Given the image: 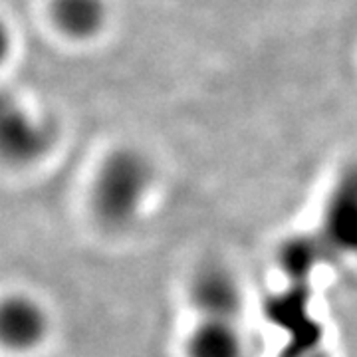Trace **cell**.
I'll list each match as a JSON object with an SVG mask.
<instances>
[{
    "instance_id": "obj_4",
    "label": "cell",
    "mask_w": 357,
    "mask_h": 357,
    "mask_svg": "<svg viewBox=\"0 0 357 357\" xmlns=\"http://www.w3.org/2000/svg\"><path fill=\"white\" fill-rule=\"evenodd\" d=\"M50 333L46 307L26 294H10L0 300V345L8 351H34Z\"/></svg>"
},
{
    "instance_id": "obj_3",
    "label": "cell",
    "mask_w": 357,
    "mask_h": 357,
    "mask_svg": "<svg viewBox=\"0 0 357 357\" xmlns=\"http://www.w3.org/2000/svg\"><path fill=\"white\" fill-rule=\"evenodd\" d=\"M187 294L195 318L241 319L244 306L243 282L227 264H201L192 272Z\"/></svg>"
},
{
    "instance_id": "obj_2",
    "label": "cell",
    "mask_w": 357,
    "mask_h": 357,
    "mask_svg": "<svg viewBox=\"0 0 357 357\" xmlns=\"http://www.w3.org/2000/svg\"><path fill=\"white\" fill-rule=\"evenodd\" d=\"M56 129L16 93L0 89V161L14 167L38 163L54 147Z\"/></svg>"
},
{
    "instance_id": "obj_6",
    "label": "cell",
    "mask_w": 357,
    "mask_h": 357,
    "mask_svg": "<svg viewBox=\"0 0 357 357\" xmlns=\"http://www.w3.org/2000/svg\"><path fill=\"white\" fill-rule=\"evenodd\" d=\"M52 20L66 36L93 38L107 22L105 0H52Z\"/></svg>"
},
{
    "instance_id": "obj_1",
    "label": "cell",
    "mask_w": 357,
    "mask_h": 357,
    "mask_svg": "<svg viewBox=\"0 0 357 357\" xmlns=\"http://www.w3.org/2000/svg\"><path fill=\"white\" fill-rule=\"evenodd\" d=\"M155 187L153 161L135 147L103 157L89 187V211L107 232H126L143 217Z\"/></svg>"
},
{
    "instance_id": "obj_5",
    "label": "cell",
    "mask_w": 357,
    "mask_h": 357,
    "mask_svg": "<svg viewBox=\"0 0 357 357\" xmlns=\"http://www.w3.org/2000/svg\"><path fill=\"white\" fill-rule=\"evenodd\" d=\"M183 357H246L248 345L241 319L195 318L183 337Z\"/></svg>"
},
{
    "instance_id": "obj_7",
    "label": "cell",
    "mask_w": 357,
    "mask_h": 357,
    "mask_svg": "<svg viewBox=\"0 0 357 357\" xmlns=\"http://www.w3.org/2000/svg\"><path fill=\"white\" fill-rule=\"evenodd\" d=\"M10 52V30L4 24V20H0V62L8 56Z\"/></svg>"
}]
</instances>
